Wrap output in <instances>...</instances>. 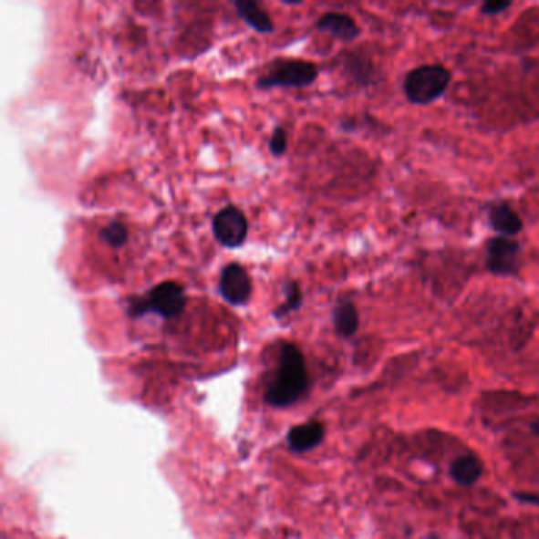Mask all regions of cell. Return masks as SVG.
<instances>
[{"label":"cell","instance_id":"cell-13","mask_svg":"<svg viewBox=\"0 0 539 539\" xmlns=\"http://www.w3.org/2000/svg\"><path fill=\"white\" fill-rule=\"evenodd\" d=\"M481 473H482V465L474 456L461 457L451 467L452 478L463 486H470L476 482L480 480Z\"/></svg>","mask_w":539,"mask_h":539},{"label":"cell","instance_id":"cell-11","mask_svg":"<svg viewBox=\"0 0 539 539\" xmlns=\"http://www.w3.org/2000/svg\"><path fill=\"white\" fill-rule=\"evenodd\" d=\"M332 320H334L336 331L342 337L355 336L359 327V314L351 301H338L337 306L334 307Z\"/></svg>","mask_w":539,"mask_h":539},{"label":"cell","instance_id":"cell-9","mask_svg":"<svg viewBox=\"0 0 539 539\" xmlns=\"http://www.w3.org/2000/svg\"><path fill=\"white\" fill-rule=\"evenodd\" d=\"M316 27L323 30V32L331 34L332 36H336L338 40H344V42H351L361 34V29L358 27L355 19L348 16V15H345V13H327L316 23Z\"/></svg>","mask_w":539,"mask_h":539},{"label":"cell","instance_id":"cell-14","mask_svg":"<svg viewBox=\"0 0 539 539\" xmlns=\"http://www.w3.org/2000/svg\"><path fill=\"white\" fill-rule=\"evenodd\" d=\"M285 296H286L285 303L274 312L277 318H284L285 315L291 314L293 310L301 307V303H303V293L299 290L296 282L288 280L285 284Z\"/></svg>","mask_w":539,"mask_h":539},{"label":"cell","instance_id":"cell-8","mask_svg":"<svg viewBox=\"0 0 539 539\" xmlns=\"http://www.w3.org/2000/svg\"><path fill=\"white\" fill-rule=\"evenodd\" d=\"M489 223L500 236H517L523 230L519 213L506 202H493L489 206Z\"/></svg>","mask_w":539,"mask_h":539},{"label":"cell","instance_id":"cell-6","mask_svg":"<svg viewBox=\"0 0 539 539\" xmlns=\"http://www.w3.org/2000/svg\"><path fill=\"white\" fill-rule=\"evenodd\" d=\"M213 236L225 247H239L243 245L249 225L247 219L239 209L226 206L222 209L212 220Z\"/></svg>","mask_w":539,"mask_h":539},{"label":"cell","instance_id":"cell-17","mask_svg":"<svg viewBox=\"0 0 539 539\" xmlns=\"http://www.w3.org/2000/svg\"><path fill=\"white\" fill-rule=\"evenodd\" d=\"M269 148L273 150L274 155H282L286 150V133L284 129H275L274 130L273 138L269 142Z\"/></svg>","mask_w":539,"mask_h":539},{"label":"cell","instance_id":"cell-10","mask_svg":"<svg viewBox=\"0 0 539 539\" xmlns=\"http://www.w3.org/2000/svg\"><path fill=\"white\" fill-rule=\"evenodd\" d=\"M323 435H325V427L318 421H310L291 429L288 432V445L296 452L314 450L315 446L320 445Z\"/></svg>","mask_w":539,"mask_h":539},{"label":"cell","instance_id":"cell-1","mask_svg":"<svg viewBox=\"0 0 539 539\" xmlns=\"http://www.w3.org/2000/svg\"><path fill=\"white\" fill-rule=\"evenodd\" d=\"M307 383L303 353L296 345L282 344L273 377L267 381L264 400L273 407H290L301 399Z\"/></svg>","mask_w":539,"mask_h":539},{"label":"cell","instance_id":"cell-18","mask_svg":"<svg viewBox=\"0 0 539 539\" xmlns=\"http://www.w3.org/2000/svg\"><path fill=\"white\" fill-rule=\"evenodd\" d=\"M534 432L536 433V435H539V420L536 422H534Z\"/></svg>","mask_w":539,"mask_h":539},{"label":"cell","instance_id":"cell-16","mask_svg":"<svg viewBox=\"0 0 539 539\" xmlns=\"http://www.w3.org/2000/svg\"><path fill=\"white\" fill-rule=\"evenodd\" d=\"M513 5L510 0H489L481 5V13L486 16H497L500 13L506 12Z\"/></svg>","mask_w":539,"mask_h":539},{"label":"cell","instance_id":"cell-15","mask_svg":"<svg viewBox=\"0 0 539 539\" xmlns=\"http://www.w3.org/2000/svg\"><path fill=\"white\" fill-rule=\"evenodd\" d=\"M100 237L105 243L114 247V249H120V247H124L125 244H127L129 232H127V228L120 222H113L107 228L101 230Z\"/></svg>","mask_w":539,"mask_h":539},{"label":"cell","instance_id":"cell-12","mask_svg":"<svg viewBox=\"0 0 539 539\" xmlns=\"http://www.w3.org/2000/svg\"><path fill=\"white\" fill-rule=\"evenodd\" d=\"M237 13L239 16L249 24L250 27L258 30L261 34H269L273 32L274 24L271 18L267 16L266 12L261 10L260 5L255 2H249V0H243V2H236Z\"/></svg>","mask_w":539,"mask_h":539},{"label":"cell","instance_id":"cell-5","mask_svg":"<svg viewBox=\"0 0 539 539\" xmlns=\"http://www.w3.org/2000/svg\"><path fill=\"white\" fill-rule=\"evenodd\" d=\"M521 244L510 237H492L487 244L486 267L497 277H513L519 274Z\"/></svg>","mask_w":539,"mask_h":539},{"label":"cell","instance_id":"cell-4","mask_svg":"<svg viewBox=\"0 0 539 539\" xmlns=\"http://www.w3.org/2000/svg\"><path fill=\"white\" fill-rule=\"evenodd\" d=\"M318 77V68L308 60L280 59L269 67L258 86L263 89L271 88H306Z\"/></svg>","mask_w":539,"mask_h":539},{"label":"cell","instance_id":"cell-2","mask_svg":"<svg viewBox=\"0 0 539 539\" xmlns=\"http://www.w3.org/2000/svg\"><path fill=\"white\" fill-rule=\"evenodd\" d=\"M451 78V71L440 64L416 67L403 81L405 97L413 105H430L445 94Z\"/></svg>","mask_w":539,"mask_h":539},{"label":"cell","instance_id":"cell-7","mask_svg":"<svg viewBox=\"0 0 539 539\" xmlns=\"http://www.w3.org/2000/svg\"><path fill=\"white\" fill-rule=\"evenodd\" d=\"M219 291L226 303L244 306L252 296V280L241 264L232 263L220 275Z\"/></svg>","mask_w":539,"mask_h":539},{"label":"cell","instance_id":"cell-3","mask_svg":"<svg viewBox=\"0 0 539 539\" xmlns=\"http://www.w3.org/2000/svg\"><path fill=\"white\" fill-rule=\"evenodd\" d=\"M185 308L184 288L176 282H163L150 290L146 299H140L130 306L133 316L146 314L161 315V318H174Z\"/></svg>","mask_w":539,"mask_h":539}]
</instances>
